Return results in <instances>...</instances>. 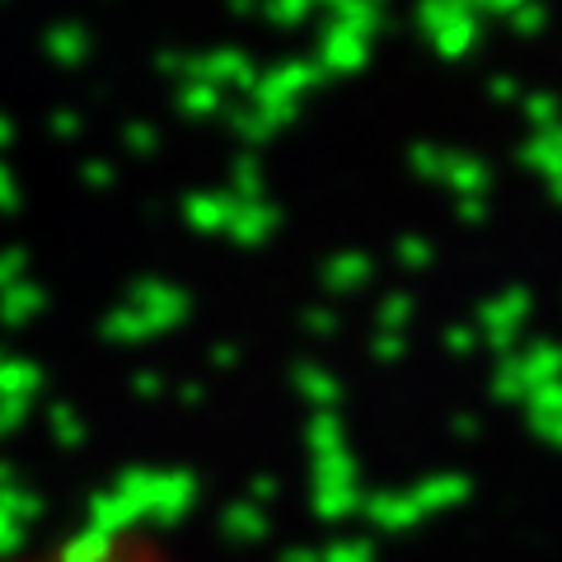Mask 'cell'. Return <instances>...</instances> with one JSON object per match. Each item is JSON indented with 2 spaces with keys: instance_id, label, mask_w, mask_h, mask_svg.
I'll return each instance as SVG.
<instances>
[{
  "instance_id": "cell-1",
  "label": "cell",
  "mask_w": 562,
  "mask_h": 562,
  "mask_svg": "<svg viewBox=\"0 0 562 562\" xmlns=\"http://www.w3.org/2000/svg\"><path fill=\"white\" fill-rule=\"evenodd\" d=\"M0 562H169L165 549L136 530H94L80 539L43 543V549H10Z\"/></svg>"
}]
</instances>
